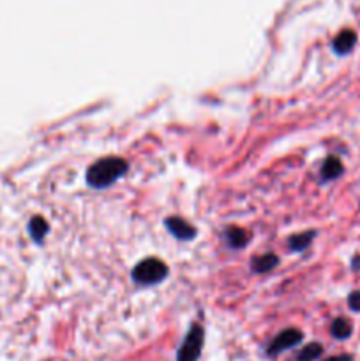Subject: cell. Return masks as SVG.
Masks as SVG:
<instances>
[{"mask_svg": "<svg viewBox=\"0 0 360 361\" xmlns=\"http://www.w3.org/2000/svg\"><path fill=\"white\" fill-rule=\"evenodd\" d=\"M127 171V162L122 157H104L88 168L87 183L94 189H104Z\"/></svg>", "mask_w": 360, "mask_h": 361, "instance_id": "1", "label": "cell"}, {"mask_svg": "<svg viewBox=\"0 0 360 361\" xmlns=\"http://www.w3.org/2000/svg\"><path fill=\"white\" fill-rule=\"evenodd\" d=\"M168 275V267L157 257L140 261L133 270V281L141 286H154L162 282Z\"/></svg>", "mask_w": 360, "mask_h": 361, "instance_id": "2", "label": "cell"}, {"mask_svg": "<svg viewBox=\"0 0 360 361\" xmlns=\"http://www.w3.org/2000/svg\"><path fill=\"white\" fill-rule=\"evenodd\" d=\"M203 328L194 324L189 330V334L184 338L179 353H176V361H198L200 360L201 349H203Z\"/></svg>", "mask_w": 360, "mask_h": 361, "instance_id": "3", "label": "cell"}, {"mask_svg": "<svg viewBox=\"0 0 360 361\" xmlns=\"http://www.w3.org/2000/svg\"><path fill=\"white\" fill-rule=\"evenodd\" d=\"M304 338L302 331L296 330V328H288V330L281 331L274 341L268 345V356H277L279 353L288 351V349L295 348L296 344H300Z\"/></svg>", "mask_w": 360, "mask_h": 361, "instance_id": "4", "label": "cell"}, {"mask_svg": "<svg viewBox=\"0 0 360 361\" xmlns=\"http://www.w3.org/2000/svg\"><path fill=\"white\" fill-rule=\"evenodd\" d=\"M164 224L166 228H168V231L172 233L176 240L187 242V240H193L194 236H196V229L191 224H187V222L180 217H168L164 221Z\"/></svg>", "mask_w": 360, "mask_h": 361, "instance_id": "5", "label": "cell"}, {"mask_svg": "<svg viewBox=\"0 0 360 361\" xmlns=\"http://www.w3.org/2000/svg\"><path fill=\"white\" fill-rule=\"evenodd\" d=\"M355 42H356L355 32H353L352 28H344V30H341L337 35H335L332 46H334V51L337 53V55H346V53L352 51Z\"/></svg>", "mask_w": 360, "mask_h": 361, "instance_id": "6", "label": "cell"}, {"mask_svg": "<svg viewBox=\"0 0 360 361\" xmlns=\"http://www.w3.org/2000/svg\"><path fill=\"white\" fill-rule=\"evenodd\" d=\"M342 171H344V169H342V162L332 155V157H328L327 161L323 162V168H321V180H323V182H330V180L339 178V176L342 175Z\"/></svg>", "mask_w": 360, "mask_h": 361, "instance_id": "7", "label": "cell"}, {"mask_svg": "<svg viewBox=\"0 0 360 361\" xmlns=\"http://www.w3.org/2000/svg\"><path fill=\"white\" fill-rule=\"evenodd\" d=\"M352 323H349L348 319H344V317H337V319L330 324L332 337L337 338V341H346V338L352 335Z\"/></svg>", "mask_w": 360, "mask_h": 361, "instance_id": "8", "label": "cell"}, {"mask_svg": "<svg viewBox=\"0 0 360 361\" xmlns=\"http://www.w3.org/2000/svg\"><path fill=\"white\" fill-rule=\"evenodd\" d=\"M226 238H228L229 245L236 247V249L246 247L247 242H249V235L240 228H229L228 233H226Z\"/></svg>", "mask_w": 360, "mask_h": 361, "instance_id": "9", "label": "cell"}, {"mask_svg": "<svg viewBox=\"0 0 360 361\" xmlns=\"http://www.w3.org/2000/svg\"><path fill=\"white\" fill-rule=\"evenodd\" d=\"M28 229H30V235H32V238L35 240V242H42V238L48 235L49 226L46 224V221L42 217H35V219H32L30 228H28Z\"/></svg>", "mask_w": 360, "mask_h": 361, "instance_id": "10", "label": "cell"}, {"mask_svg": "<svg viewBox=\"0 0 360 361\" xmlns=\"http://www.w3.org/2000/svg\"><path fill=\"white\" fill-rule=\"evenodd\" d=\"M277 256H274V254H265V256L254 259L253 267L258 274H263V271H270L272 268L277 267Z\"/></svg>", "mask_w": 360, "mask_h": 361, "instance_id": "11", "label": "cell"}, {"mask_svg": "<svg viewBox=\"0 0 360 361\" xmlns=\"http://www.w3.org/2000/svg\"><path fill=\"white\" fill-rule=\"evenodd\" d=\"M321 353H323V348H321V344H318V342H313V344H307L306 348L302 349V351L299 353V361H314L318 360L321 356Z\"/></svg>", "mask_w": 360, "mask_h": 361, "instance_id": "12", "label": "cell"}, {"mask_svg": "<svg viewBox=\"0 0 360 361\" xmlns=\"http://www.w3.org/2000/svg\"><path fill=\"white\" fill-rule=\"evenodd\" d=\"M313 236H314V231L302 233V235L292 236V238H289V247H292L293 250H304L311 243Z\"/></svg>", "mask_w": 360, "mask_h": 361, "instance_id": "13", "label": "cell"}, {"mask_svg": "<svg viewBox=\"0 0 360 361\" xmlns=\"http://www.w3.org/2000/svg\"><path fill=\"white\" fill-rule=\"evenodd\" d=\"M348 305L353 312H360V291H353L348 296Z\"/></svg>", "mask_w": 360, "mask_h": 361, "instance_id": "14", "label": "cell"}, {"mask_svg": "<svg viewBox=\"0 0 360 361\" xmlns=\"http://www.w3.org/2000/svg\"><path fill=\"white\" fill-rule=\"evenodd\" d=\"M323 361H353V356L352 355H337V356H330V358H327Z\"/></svg>", "mask_w": 360, "mask_h": 361, "instance_id": "15", "label": "cell"}, {"mask_svg": "<svg viewBox=\"0 0 360 361\" xmlns=\"http://www.w3.org/2000/svg\"><path fill=\"white\" fill-rule=\"evenodd\" d=\"M353 270H360V256L353 257Z\"/></svg>", "mask_w": 360, "mask_h": 361, "instance_id": "16", "label": "cell"}]
</instances>
